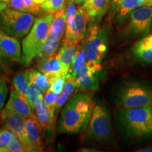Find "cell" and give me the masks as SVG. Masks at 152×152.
Wrapping results in <instances>:
<instances>
[{"mask_svg": "<svg viewBox=\"0 0 152 152\" xmlns=\"http://www.w3.org/2000/svg\"><path fill=\"white\" fill-rule=\"evenodd\" d=\"M87 52L86 44L84 42L82 45H77V52H76L75 59L72 68L70 69V73H73L75 78V76L85 68L87 61Z\"/></svg>", "mask_w": 152, "mask_h": 152, "instance_id": "23", "label": "cell"}, {"mask_svg": "<svg viewBox=\"0 0 152 152\" xmlns=\"http://www.w3.org/2000/svg\"><path fill=\"white\" fill-rule=\"evenodd\" d=\"M23 1L28 13L32 14H37L42 11L40 5L35 3L34 0H23Z\"/></svg>", "mask_w": 152, "mask_h": 152, "instance_id": "34", "label": "cell"}, {"mask_svg": "<svg viewBox=\"0 0 152 152\" xmlns=\"http://www.w3.org/2000/svg\"><path fill=\"white\" fill-rule=\"evenodd\" d=\"M29 71L19 72L14 76L12 80L14 89L25 100H27V92L29 83Z\"/></svg>", "mask_w": 152, "mask_h": 152, "instance_id": "25", "label": "cell"}, {"mask_svg": "<svg viewBox=\"0 0 152 152\" xmlns=\"http://www.w3.org/2000/svg\"><path fill=\"white\" fill-rule=\"evenodd\" d=\"M139 152H152V146L151 147H144L142 148V149H140L138 150Z\"/></svg>", "mask_w": 152, "mask_h": 152, "instance_id": "37", "label": "cell"}, {"mask_svg": "<svg viewBox=\"0 0 152 152\" xmlns=\"http://www.w3.org/2000/svg\"><path fill=\"white\" fill-rule=\"evenodd\" d=\"M41 94H42V93L41 90L39 89V87L36 85L34 82L29 80L27 92V99L28 103H29L30 106H31L32 109L33 110L34 108H35V101L37 99V98Z\"/></svg>", "mask_w": 152, "mask_h": 152, "instance_id": "28", "label": "cell"}, {"mask_svg": "<svg viewBox=\"0 0 152 152\" xmlns=\"http://www.w3.org/2000/svg\"><path fill=\"white\" fill-rule=\"evenodd\" d=\"M34 111L41 128L45 130H51L54 127L55 118L44 100L41 94L35 101Z\"/></svg>", "mask_w": 152, "mask_h": 152, "instance_id": "15", "label": "cell"}, {"mask_svg": "<svg viewBox=\"0 0 152 152\" xmlns=\"http://www.w3.org/2000/svg\"><path fill=\"white\" fill-rule=\"evenodd\" d=\"M7 8V4L4 2H3V1H0V13L1 12V11L4 10L5 9Z\"/></svg>", "mask_w": 152, "mask_h": 152, "instance_id": "38", "label": "cell"}, {"mask_svg": "<svg viewBox=\"0 0 152 152\" xmlns=\"http://www.w3.org/2000/svg\"><path fill=\"white\" fill-rule=\"evenodd\" d=\"M89 16L83 7H79L76 12L75 20L71 29L65 33L64 39L75 44H79L85 37Z\"/></svg>", "mask_w": 152, "mask_h": 152, "instance_id": "10", "label": "cell"}, {"mask_svg": "<svg viewBox=\"0 0 152 152\" xmlns=\"http://www.w3.org/2000/svg\"><path fill=\"white\" fill-rule=\"evenodd\" d=\"M99 87V73L90 69L85 65L75 76V92L94 91L98 90Z\"/></svg>", "mask_w": 152, "mask_h": 152, "instance_id": "13", "label": "cell"}, {"mask_svg": "<svg viewBox=\"0 0 152 152\" xmlns=\"http://www.w3.org/2000/svg\"><path fill=\"white\" fill-rule=\"evenodd\" d=\"M151 30H152V19H151Z\"/></svg>", "mask_w": 152, "mask_h": 152, "instance_id": "44", "label": "cell"}, {"mask_svg": "<svg viewBox=\"0 0 152 152\" xmlns=\"http://www.w3.org/2000/svg\"><path fill=\"white\" fill-rule=\"evenodd\" d=\"M0 52L4 56L14 61H20L22 47L17 38L13 37L0 28Z\"/></svg>", "mask_w": 152, "mask_h": 152, "instance_id": "12", "label": "cell"}, {"mask_svg": "<svg viewBox=\"0 0 152 152\" xmlns=\"http://www.w3.org/2000/svg\"><path fill=\"white\" fill-rule=\"evenodd\" d=\"M60 94H56L53 91H52L50 89H48L45 94H43L44 100H45V103L48 106V107L50 109L51 112H52L53 115H54L55 118V108H56V105L58 101V98H59Z\"/></svg>", "mask_w": 152, "mask_h": 152, "instance_id": "30", "label": "cell"}, {"mask_svg": "<svg viewBox=\"0 0 152 152\" xmlns=\"http://www.w3.org/2000/svg\"><path fill=\"white\" fill-rule=\"evenodd\" d=\"M61 38L54 37L50 35H48L40 50L38 52L37 56L41 61H42L48 57L56 54L60 45V41Z\"/></svg>", "mask_w": 152, "mask_h": 152, "instance_id": "22", "label": "cell"}, {"mask_svg": "<svg viewBox=\"0 0 152 152\" xmlns=\"http://www.w3.org/2000/svg\"><path fill=\"white\" fill-rule=\"evenodd\" d=\"M34 1H35V3H37V4H39V5H40L44 1H45V0H34Z\"/></svg>", "mask_w": 152, "mask_h": 152, "instance_id": "41", "label": "cell"}, {"mask_svg": "<svg viewBox=\"0 0 152 152\" xmlns=\"http://www.w3.org/2000/svg\"><path fill=\"white\" fill-rule=\"evenodd\" d=\"M143 6H152V2L149 0H123L118 6V16L124 18L133 10Z\"/></svg>", "mask_w": 152, "mask_h": 152, "instance_id": "24", "label": "cell"}, {"mask_svg": "<svg viewBox=\"0 0 152 152\" xmlns=\"http://www.w3.org/2000/svg\"><path fill=\"white\" fill-rule=\"evenodd\" d=\"M66 0H45L40 4L42 10L49 14H55L64 9Z\"/></svg>", "mask_w": 152, "mask_h": 152, "instance_id": "27", "label": "cell"}, {"mask_svg": "<svg viewBox=\"0 0 152 152\" xmlns=\"http://www.w3.org/2000/svg\"><path fill=\"white\" fill-rule=\"evenodd\" d=\"M39 69L41 72L46 75L50 84L59 78L61 76L64 75L63 74L62 64L58 53L41 61Z\"/></svg>", "mask_w": 152, "mask_h": 152, "instance_id": "14", "label": "cell"}, {"mask_svg": "<svg viewBox=\"0 0 152 152\" xmlns=\"http://www.w3.org/2000/svg\"><path fill=\"white\" fill-rule=\"evenodd\" d=\"M66 75L61 76L59 78L57 79L56 81H54V83L51 84L49 89L53 91L54 93H56V94H60V93H61L63 88H64V83H65Z\"/></svg>", "mask_w": 152, "mask_h": 152, "instance_id": "33", "label": "cell"}, {"mask_svg": "<svg viewBox=\"0 0 152 152\" xmlns=\"http://www.w3.org/2000/svg\"><path fill=\"white\" fill-rule=\"evenodd\" d=\"M25 123L33 151H42L43 146L40 134L42 128L36 115L26 118Z\"/></svg>", "mask_w": 152, "mask_h": 152, "instance_id": "17", "label": "cell"}, {"mask_svg": "<svg viewBox=\"0 0 152 152\" xmlns=\"http://www.w3.org/2000/svg\"><path fill=\"white\" fill-rule=\"evenodd\" d=\"M149 1H151V2H152V0H149Z\"/></svg>", "mask_w": 152, "mask_h": 152, "instance_id": "47", "label": "cell"}, {"mask_svg": "<svg viewBox=\"0 0 152 152\" xmlns=\"http://www.w3.org/2000/svg\"><path fill=\"white\" fill-rule=\"evenodd\" d=\"M7 7L16 9V10L28 12L23 0H10L7 3Z\"/></svg>", "mask_w": 152, "mask_h": 152, "instance_id": "36", "label": "cell"}, {"mask_svg": "<svg viewBox=\"0 0 152 152\" xmlns=\"http://www.w3.org/2000/svg\"><path fill=\"white\" fill-rule=\"evenodd\" d=\"M87 60L101 63L108 49V35L106 30L99 26H93L89 30L85 42Z\"/></svg>", "mask_w": 152, "mask_h": 152, "instance_id": "7", "label": "cell"}, {"mask_svg": "<svg viewBox=\"0 0 152 152\" xmlns=\"http://www.w3.org/2000/svg\"><path fill=\"white\" fill-rule=\"evenodd\" d=\"M29 80L35 83L42 94L48 90L51 85L45 73L35 70H30L29 71Z\"/></svg>", "mask_w": 152, "mask_h": 152, "instance_id": "26", "label": "cell"}, {"mask_svg": "<svg viewBox=\"0 0 152 152\" xmlns=\"http://www.w3.org/2000/svg\"><path fill=\"white\" fill-rule=\"evenodd\" d=\"M76 12H77V9H76L75 2L73 1H69L68 6L66 10V32H67L71 29L72 26H73L74 20H75Z\"/></svg>", "mask_w": 152, "mask_h": 152, "instance_id": "31", "label": "cell"}, {"mask_svg": "<svg viewBox=\"0 0 152 152\" xmlns=\"http://www.w3.org/2000/svg\"><path fill=\"white\" fill-rule=\"evenodd\" d=\"M113 134L111 116L104 104L94 106L88 124L86 140L91 143L106 144L111 141Z\"/></svg>", "mask_w": 152, "mask_h": 152, "instance_id": "4", "label": "cell"}, {"mask_svg": "<svg viewBox=\"0 0 152 152\" xmlns=\"http://www.w3.org/2000/svg\"><path fill=\"white\" fill-rule=\"evenodd\" d=\"M110 0H85L82 7L87 12L89 18L93 22H99L104 16Z\"/></svg>", "mask_w": 152, "mask_h": 152, "instance_id": "19", "label": "cell"}, {"mask_svg": "<svg viewBox=\"0 0 152 152\" xmlns=\"http://www.w3.org/2000/svg\"><path fill=\"white\" fill-rule=\"evenodd\" d=\"M132 54L140 61L152 64V34L144 36L134 45Z\"/></svg>", "mask_w": 152, "mask_h": 152, "instance_id": "18", "label": "cell"}, {"mask_svg": "<svg viewBox=\"0 0 152 152\" xmlns=\"http://www.w3.org/2000/svg\"><path fill=\"white\" fill-rule=\"evenodd\" d=\"M73 1H74L76 4H84L85 0H73Z\"/></svg>", "mask_w": 152, "mask_h": 152, "instance_id": "39", "label": "cell"}, {"mask_svg": "<svg viewBox=\"0 0 152 152\" xmlns=\"http://www.w3.org/2000/svg\"><path fill=\"white\" fill-rule=\"evenodd\" d=\"M66 26V13L65 9L55 13L53 18L49 35L62 38Z\"/></svg>", "mask_w": 152, "mask_h": 152, "instance_id": "21", "label": "cell"}, {"mask_svg": "<svg viewBox=\"0 0 152 152\" xmlns=\"http://www.w3.org/2000/svg\"><path fill=\"white\" fill-rule=\"evenodd\" d=\"M75 90V78L73 73L68 72L66 77L65 83H64V88L61 92V94L59 96L55 108V118L58 114L59 110L61 109L62 106L64 105L67 101L69 99L71 95Z\"/></svg>", "mask_w": 152, "mask_h": 152, "instance_id": "20", "label": "cell"}, {"mask_svg": "<svg viewBox=\"0 0 152 152\" xmlns=\"http://www.w3.org/2000/svg\"><path fill=\"white\" fill-rule=\"evenodd\" d=\"M78 45V44H77ZM77 44L64 39L58 54L62 64L63 74L66 75L72 68L77 49Z\"/></svg>", "mask_w": 152, "mask_h": 152, "instance_id": "16", "label": "cell"}, {"mask_svg": "<svg viewBox=\"0 0 152 152\" xmlns=\"http://www.w3.org/2000/svg\"><path fill=\"white\" fill-rule=\"evenodd\" d=\"M14 134L12 131L4 128L0 130V152H3L4 149L10 143Z\"/></svg>", "mask_w": 152, "mask_h": 152, "instance_id": "32", "label": "cell"}, {"mask_svg": "<svg viewBox=\"0 0 152 152\" xmlns=\"http://www.w3.org/2000/svg\"><path fill=\"white\" fill-rule=\"evenodd\" d=\"M54 14H49L36 18L30 31L23 39L22 56L20 61L28 65L37 56L49 34Z\"/></svg>", "mask_w": 152, "mask_h": 152, "instance_id": "3", "label": "cell"}, {"mask_svg": "<svg viewBox=\"0 0 152 152\" xmlns=\"http://www.w3.org/2000/svg\"><path fill=\"white\" fill-rule=\"evenodd\" d=\"M9 112L18 113L25 119L36 115L34 113V110L32 109L28 101L25 100L14 89L11 91L8 102L1 111V114Z\"/></svg>", "mask_w": 152, "mask_h": 152, "instance_id": "11", "label": "cell"}, {"mask_svg": "<svg viewBox=\"0 0 152 152\" xmlns=\"http://www.w3.org/2000/svg\"><path fill=\"white\" fill-rule=\"evenodd\" d=\"M34 22L33 15L28 12L7 7L0 13V28L18 39L28 35Z\"/></svg>", "mask_w": 152, "mask_h": 152, "instance_id": "5", "label": "cell"}, {"mask_svg": "<svg viewBox=\"0 0 152 152\" xmlns=\"http://www.w3.org/2000/svg\"><path fill=\"white\" fill-rule=\"evenodd\" d=\"M122 1L123 0H113V3L114 5L118 7V6L120 4V3H121Z\"/></svg>", "mask_w": 152, "mask_h": 152, "instance_id": "40", "label": "cell"}, {"mask_svg": "<svg viewBox=\"0 0 152 152\" xmlns=\"http://www.w3.org/2000/svg\"><path fill=\"white\" fill-rule=\"evenodd\" d=\"M29 151L23 142L14 134L10 143L4 149L3 152H25Z\"/></svg>", "mask_w": 152, "mask_h": 152, "instance_id": "29", "label": "cell"}, {"mask_svg": "<svg viewBox=\"0 0 152 152\" xmlns=\"http://www.w3.org/2000/svg\"><path fill=\"white\" fill-rule=\"evenodd\" d=\"M118 104L123 109L140 107L152 103V86L143 82H131L121 88Z\"/></svg>", "mask_w": 152, "mask_h": 152, "instance_id": "6", "label": "cell"}, {"mask_svg": "<svg viewBox=\"0 0 152 152\" xmlns=\"http://www.w3.org/2000/svg\"><path fill=\"white\" fill-rule=\"evenodd\" d=\"M0 1H3V2H4V3H6L7 4V3L9 2V1H10V0H0Z\"/></svg>", "mask_w": 152, "mask_h": 152, "instance_id": "43", "label": "cell"}, {"mask_svg": "<svg viewBox=\"0 0 152 152\" xmlns=\"http://www.w3.org/2000/svg\"><path fill=\"white\" fill-rule=\"evenodd\" d=\"M151 111H152V103H151Z\"/></svg>", "mask_w": 152, "mask_h": 152, "instance_id": "46", "label": "cell"}, {"mask_svg": "<svg viewBox=\"0 0 152 152\" xmlns=\"http://www.w3.org/2000/svg\"><path fill=\"white\" fill-rule=\"evenodd\" d=\"M7 95H8V87L7 86V84L2 80H0V113L2 111Z\"/></svg>", "mask_w": 152, "mask_h": 152, "instance_id": "35", "label": "cell"}, {"mask_svg": "<svg viewBox=\"0 0 152 152\" xmlns=\"http://www.w3.org/2000/svg\"><path fill=\"white\" fill-rule=\"evenodd\" d=\"M73 1V0H68V1Z\"/></svg>", "mask_w": 152, "mask_h": 152, "instance_id": "45", "label": "cell"}, {"mask_svg": "<svg viewBox=\"0 0 152 152\" xmlns=\"http://www.w3.org/2000/svg\"><path fill=\"white\" fill-rule=\"evenodd\" d=\"M123 131L130 137L138 140L152 138V111L151 105L123 109L118 114Z\"/></svg>", "mask_w": 152, "mask_h": 152, "instance_id": "2", "label": "cell"}, {"mask_svg": "<svg viewBox=\"0 0 152 152\" xmlns=\"http://www.w3.org/2000/svg\"><path fill=\"white\" fill-rule=\"evenodd\" d=\"M94 103L87 92H75L63 108L58 125V132L75 134L84 132L90 123Z\"/></svg>", "mask_w": 152, "mask_h": 152, "instance_id": "1", "label": "cell"}, {"mask_svg": "<svg viewBox=\"0 0 152 152\" xmlns=\"http://www.w3.org/2000/svg\"><path fill=\"white\" fill-rule=\"evenodd\" d=\"M127 33L132 36H146L149 33L152 19L151 6H143L130 14Z\"/></svg>", "mask_w": 152, "mask_h": 152, "instance_id": "8", "label": "cell"}, {"mask_svg": "<svg viewBox=\"0 0 152 152\" xmlns=\"http://www.w3.org/2000/svg\"><path fill=\"white\" fill-rule=\"evenodd\" d=\"M3 56L4 55L1 54V52H0V64H1V61H2V59H3Z\"/></svg>", "mask_w": 152, "mask_h": 152, "instance_id": "42", "label": "cell"}, {"mask_svg": "<svg viewBox=\"0 0 152 152\" xmlns=\"http://www.w3.org/2000/svg\"><path fill=\"white\" fill-rule=\"evenodd\" d=\"M0 118L4 123V128L12 131L15 135L18 137L26 144L29 151H33L31 143L28 137L25 118L14 112L0 114Z\"/></svg>", "mask_w": 152, "mask_h": 152, "instance_id": "9", "label": "cell"}]
</instances>
